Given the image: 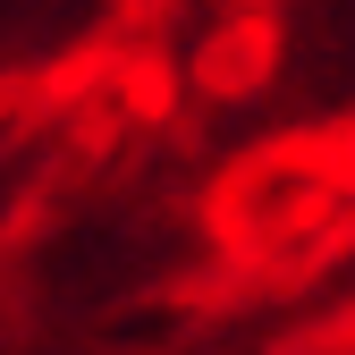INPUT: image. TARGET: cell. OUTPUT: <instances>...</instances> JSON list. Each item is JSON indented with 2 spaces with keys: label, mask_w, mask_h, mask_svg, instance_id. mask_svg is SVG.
<instances>
[]
</instances>
